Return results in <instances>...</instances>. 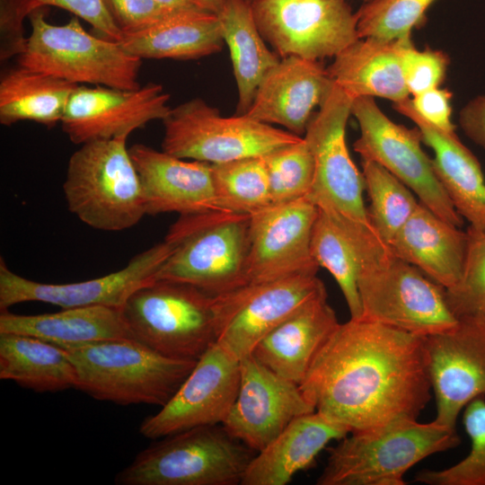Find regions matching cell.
<instances>
[{
    "instance_id": "cell-1",
    "label": "cell",
    "mask_w": 485,
    "mask_h": 485,
    "mask_svg": "<svg viewBox=\"0 0 485 485\" xmlns=\"http://www.w3.org/2000/svg\"><path fill=\"white\" fill-rule=\"evenodd\" d=\"M299 387L349 433L417 420L431 398L425 337L361 319L340 323Z\"/></svg>"
},
{
    "instance_id": "cell-2",
    "label": "cell",
    "mask_w": 485,
    "mask_h": 485,
    "mask_svg": "<svg viewBox=\"0 0 485 485\" xmlns=\"http://www.w3.org/2000/svg\"><path fill=\"white\" fill-rule=\"evenodd\" d=\"M353 100L333 81L303 137L314 165L308 198L347 237L361 262L375 257L389 246L371 224L363 198V174L353 162L346 142V127Z\"/></svg>"
},
{
    "instance_id": "cell-3",
    "label": "cell",
    "mask_w": 485,
    "mask_h": 485,
    "mask_svg": "<svg viewBox=\"0 0 485 485\" xmlns=\"http://www.w3.org/2000/svg\"><path fill=\"white\" fill-rule=\"evenodd\" d=\"M251 216L223 209L180 216L164 238L170 253L155 280L220 295L249 284Z\"/></svg>"
},
{
    "instance_id": "cell-4",
    "label": "cell",
    "mask_w": 485,
    "mask_h": 485,
    "mask_svg": "<svg viewBox=\"0 0 485 485\" xmlns=\"http://www.w3.org/2000/svg\"><path fill=\"white\" fill-rule=\"evenodd\" d=\"M59 347L75 367L77 390L120 405L164 406L197 363L168 357L133 339Z\"/></svg>"
},
{
    "instance_id": "cell-5",
    "label": "cell",
    "mask_w": 485,
    "mask_h": 485,
    "mask_svg": "<svg viewBox=\"0 0 485 485\" xmlns=\"http://www.w3.org/2000/svg\"><path fill=\"white\" fill-rule=\"evenodd\" d=\"M349 434L330 449L317 485H404L405 473L416 463L461 444L455 429L434 420H403Z\"/></svg>"
},
{
    "instance_id": "cell-6",
    "label": "cell",
    "mask_w": 485,
    "mask_h": 485,
    "mask_svg": "<svg viewBox=\"0 0 485 485\" xmlns=\"http://www.w3.org/2000/svg\"><path fill=\"white\" fill-rule=\"evenodd\" d=\"M127 139L90 141L69 158L63 184L67 208L94 229L126 230L146 215Z\"/></svg>"
},
{
    "instance_id": "cell-7",
    "label": "cell",
    "mask_w": 485,
    "mask_h": 485,
    "mask_svg": "<svg viewBox=\"0 0 485 485\" xmlns=\"http://www.w3.org/2000/svg\"><path fill=\"white\" fill-rule=\"evenodd\" d=\"M256 452L222 425L161 437L115 477L117 485H237Z\"/></svg>"
},
{
    "instance_id": "cell-8",
    "label": "cell",
    "mask_w": 485,
    "mask_h": 485,
    "mask_svg": "<svg viewBox=\"0 0 485 485\" xmlns=\"http://www.w3.org/2000/svg\"><path fill=\"white\" fill-rule=\"evenodd\" d=\"M121 311L133 340L168 357L198 361L216 342V296L189 284L154 280Z\"/></svg>"
},
{
    "instance_id": "cell-9",
    "label": "cell",
    "mask_w": 485,
    "mask_h": 485,
    "mask_svg": "<svg viewBox=\"0 0 485 485\" xmlns=\"http://www.w3.org/2000/svg\"><path fill=\"white\" fill-rule=\"evenodd\" d=\"M31 33L18 65L78 85L137 89L142 59L126 51L119 41L87 32L78 17L63 25L49 23L34 11L29 16Z\"/></svg>"
},
{
    "instance_id": "cell-10",
    "label": "cell",
    "mask_w": 485,
    "mask_h": 485,
    "mask_svg": "<svg viewBox=\"0 0 485 485\" xmlns=\"http://www.w3.org/2000/svg\"><path fill=\"white\" fill-rule=\"evenodd\" d=\"M359 319L426 337L454 327L445 288L391 251L360 266Z\"/></svg>"
},
{
    "instance_id": "cell-11",
    "label": "cell",
    "mask_w": 485,
    "mask_h": 485,
    "mask_svg": "<svg viewBox=\"0 0 485 485\" xmlns=\"http://www.w3.org/2000/svg\"><path fill=\"white\" fill-rule=\"evenodd\" d=\"M163 123V151L212 164L262 156L303 137L245 114L222 116L201 98L172 108Z\"/></svg>"
},
{
    "instance_id": "cell-12",
    "label": "cell",
    "mask_w": 485,
    "mask_h": 485,
    "mask_svg": "<svg viewBox=\"0 0 485 485\" xmlns=\"http://www.w3.org/2000/svg\"><path fill=\"white\" fill-rule=\"evenodd\" d=\"M351 115L360 130L354 150L362 160L385 168L416 194L426 207L443 220L461 227L463 218L439 181L432 159L421 147L423 140L419 129L393 122L372 97L354 99Z\"/></svg>"
},
{
    "instance_id": "cell-13",
    "label": "cell",
    "mask_w": 485,
    "mask_h": 485,
    "mask_svg": "<svg viewBox=\"0 0 485 485\" xmlns=\"http://www.w3.org/2000/svg\"><path fill=\"white\" fill-rule=\"evenodd\" d=\"M251 7L263 39L282 58L334 57L359 39L348 0H258Z\"/></svg>"
},
{
    "instance_id": "cell-14",
    "label": "cell",
    "mask_w": 485,
    "mask_h": 485,
    "mask_svg": "<svg viewBox=\"0 0 485 485\" xmlns=\"http://www.w3.org/2000/svg\"><path fill=\"white\" fill-rule=\"evenodd\" d=\"M316 273L296 272L216 295V343L239 360L251 355L269 331L326 290Z\"/></svg>"
},
{
    "instance_id": "cell-15",
    "label": "cell",
    "mask_w": 485,
    "mask_h": 485,
    "mask_svg": "<svg viewBox=\"0 0 485 485\" xmlns=\"http://www.w3.org/2000/svg\"><path fill=\"white\" fill-rule=\"evenodd\" d=\"M427 367L436 399V423L455 429L460 412L485 397V319L469 317L425 337Z\"/></svg>"
},
{
    "instance_id": "cell-16",
    "label": "cell",
    "mask_w": 485,
    "mask_h": 485,
    "mask_svg": "<svg viewBox=\"0 0 485 485\" xmlns=\"http://www.w3.org/2000/svg\"><path fill=\"white\" fill-rule=\"evenodd\" d=\"M240 360L214 343L172 398L145 419L139 433L158 439L197 427L222 425L237 397Z\"/></svg>"
},
{
    "instance_id": "cell-17",
    "label": "cell",
    "mask_w": 485,
    "mask_h": 485,
    "mask_svg": "<svg viewBox=\"0 0 485 485\" xmlns=\"http://www.w3.org/2000/svg\"><path fill=\"white\" fill-rule=\"evenodd\" d=\"M170 253L163 240L134 256L126 267L85 281L49 284L23 278L0 258V310L25 302H42L64 308L105 305L122 308L138 288L154 281Z\"/></svg>"
},
{
    "instance_id": "cell-18",
    "label": "cell",
    "mask_w": 485,
    "mask_h": 485,
    "mask_svg": "<svg viewBox=\"0 0 485 485\" xmlns=\"http://www.w3.org/2000/svg\"><path fill=\"white\" fill-rule=\"evenodd\" d=\"M169 99L155 83L130 90L82 84L73 92L60 124L75 145L128 137L150 121H163L172 109Z\"/></svg>"
},
{
    "instance_id": "cell-19",
    "label": "cell",
    "mask_w": 485,
    "mask_h": 485,
    "mask_svg": "<svg viewBox=\"0 0 485 485\" xmlns=\"http://www.w3.org/2000/svg\"><path fill=\"white\" fill-rule=\"evenodd\" d=\"M314 410L298 384L278 375L251 354L240 360L237 397L222 426L257 453L295 419Z\"/></svg>"
},
{
    "instance_id": "cell-20",
    "label": "cell",
    "mask_w": 485,
    "mask_h": 485,
    "mask_svg": "<svg viewBox=\"0 0 485 485\" xmlns=\"http://www.w3.org/2000/svg\"><path fill=\"white\" fill-rule=\"evenodd\" d=\"M317 206L308 198L271 204L251 215L249 283L317 270L311 252Z\"/></svg>"
},
{
    "instance_id": "cell-21",
    "label": "cell",
    "mask_w": 485,
    "mask_h": 485,
    "mask_svg": "<svg viewBox=\"0 0 485 485\" xmlns=\"http://www.w3.org/2000/svg\"><path fill=\"white\" fill-rule=\"evenodd\" d=\"M321 60L283 57L260 83L248 117L302 137L333 80Z\"/></svg>"
},
{
    "instance_id": "cell-22",
    "label": "cell",
    "mask_w": 485,
    "mask_h": 485,
    "mask_svg": "<svg viewBox=\"0 0 485 485\" xmlns=\"http://www.w3.org/2000/svg\"><path fill=\"white\" fill-rule=\"evenodd\" d=\"M144 196L146 215L180 216L218 209L212 163L186 161L143 144L129 148Z\"/></svg>"
},
{
    "instance_id": "cell-23",
    "label": "cell",
    "mask_w": 485,
    "mask_h": 485,
    "mask_svg": "<svg viewBox=\"0 0 485 485\" xmlns=\"http://www.w3.org/2000/svg\"><path fill=\"white\" fill-rule=\"evenodd\" d=\"M339 324L324 290L269 331L251 355L278 375L299 385Z\"/></svg>"
},
{
    "instance_id": "cell-24",
    "label": "cell",
    "mask_w": 485,
    "mask_h": 485,
    "mask_svg": "<svg viewBox=\"0 0 485 485\" xmlns=\"http://www.w3.org/2000/svg\"><path fill=\"white\" fill-rule=\"evenodd\" d=\"M393 109L416 125L433 150L435 172L457 213L469 226L485 232V179L475 155L455 132L441 130L419 116L410 97L394 102Z\"/></svg>"
},
{
    "instance_id": "cell-25",
    "label": "cell",
    "mask_w": 485,
    "mask_h": 485,
    "mask_svg": "<svg viewBox=\"0 0 485 485\" xmlns=\"http://www.w3.org/2000/svg\"><path fill=\"white\" fill-rule=\"evenodd\" d=\"M411 36L394 40L359 38L327 67L331 78L353 99L380 97L393 103L409 98L402 65Z\"/></svg>"
},
{
    "instance_id": "cell-26",
    "label": "cell",
    "mask_w": 485,
    "mask_h": 485,
    "mask_svg": "<svg viewBox=\"0 0 485 485\" xmlns=\"http://www.w3.org/2000/svg\"><path fill=\"white\" fill-rule=\"evenodd\" d=\"M349 431L318 411L295 419L249 463L242 485H286L299 472L311 467L333 440Z\"/></svg>"
},
{
    "instance_id": "cell-27",
    "label": "cell",
    "mask_w": 485,
    "mask_h": 485,
    "mask_svg": "<svg viewBox=\"0 0 485 485\" xmlns=\"http://www.w3.org/2000/svg\"><path fill=\"white\" fill-rule=\"evenodd\" d=\"M467 234L420 202L389 244L398 258L417 267L445 289L454 286L463 271Z\"/></svg>"
},
{
    "instance_id": "cell-28",
    "label": "cell",
    "mask_w": 485,
    "mask_h": 485,
    "mask_svg": "<svg viewBox=\"0 0 485 485\" xmlns=\"http://www.w3.org/2000/svg\"><path fill=\"white\" fill-rule=\"evenodd\" d=\"M0 333L31 336L58 346L133 339L121 309L105 305L32 315L1 310Z\"/></svg>"
},
{
    "instance_id": "cell-29",
    "label": "cell",
    "mask_w": 485,
    "mask_h": 485,
    "mask_svg": "<svg viewBox=\"0 0 485 485\" xmlns=\"http://www.w3.org/2000/svg\"><path fill=\"white\" fill-rule=\"evenodd\" d=\"M129 54L143 58L198 59L219 52L224 40L216 13L185 11L119 41Z\"/></svg>"
},
{
    "instance_id": "cell-30",
    "label": "cell",
    "mask_w": 485,
    "mask_h": 485,
    "mask_svg": "<svg viewBox=\"0 0 485 485\" xmlns=\"http://www.w3.org/2000/svg\"><path fill=\"white\" fill-rule=\"evenodd\" d=\"M216 15L223 40L229 48L237 85V114H244L260 83L278 63L279 56L268 48L256 24L251 4L247 1L225 0Z\"/></svg>"
},
{
    "instance_id": "cell-31",
    "label": "cell",
    "mask_w": 485,
    "mask_h": 485,
    "mask_svg": "<svg viewBox=\"0 0 485 485\" xmlns=\"http://www.w3.org/2000/svg\"><path fill=\"white\" fill-rule=\"evenodd\" d=\"M0 379L38 392L77 389L75 367L66 351L46 340L0 333Z\"/></svg>"
},
{
    "instance_id": "cell-32",
    "label": "cell",
    "mask_w": 485,
    "mask_h": 485,
    "mask_svg": "<svg viewBox=\"0 0 485 485\" xmlns=\"http://www.w3.org/2000/svg\"><path fill=\"white\" fill-rule=\"evenodd\" d=\"M78 84L18 65L0 77V123L33 121L48 128L61 122Z\"/></svg>"
},
{
    "instance_id": "cell-33",
    "label": "cell",
    "mask_w": 485,
    "mask_h": 485,
    "mask_svg": "<svg viewBox=\"0 0 485 485\" xmlns=\"http://www.w3.org/2000/svg\"><path fill=\"white\" fill-rule=\"evenodd\" d=\"M43 6H56L74 13L90 23L103 38L119 42L122 39L103 0H4L0 18L2 61L22 53L27 40L22 22Z\"/></svg>"
},
{
    "instance_id": "cell-34",
    "label": "cell",
    "mask_w": 485,
    "mask_h": 485,
    "mask_svg": "<svg viewBox=\"0 0 485 485\" xmlns=\"http://www.w3.org/2000/svg\"><path fill=\"white\" fill-rule=\"evenodd\" d=\"M212 180L218 209L251 216L272 204L262 156L214 163Z\"/></svg>"
},
{
    "instance_id": "cell-35",
    "label": "cell",
    "mask_w": 485,
    "mask_h": 485,
    "mask_svg": "<svg viewBox=\"0 0 485 485\" xmlns=\"http://www.w3.org/2000/svg\"><path fill=\"white\" fill-rule=\"evenodd\" d=\"M311 240L313 260L333 277L347 303L350 319L361 317L357 278L360 269L358 255L331 218L318 208Z\"/></svg>"
},
{
    "instance_id": "cell-36",
    "label": "cell",
    "mask_w": 485,
    "mask_h": 485,
    "mask_svg": "<svg viewBox=\"0 0 485 485\" xmlns=\"http://www.w3.org/2000/svg\"><path fill=\"white\" fill-rule=\"evenodd\" d=\"M365 190L370 200L371 224L388 246L415 211L418 201L412 191L380 164L362 160Z\"/></svg>"
},
{
    "instance_id": "cell-37",
    "label": "cell",
    "mask_w": 485,
    "mask_h": 485,
    "mask_svg": "<svg viewBox=\"0 0 485 485\" xmlns=\"http://www.w3.org/2000/svg\"><path fill=\"white\" fill-rule=\"evenodd\" d=\"M272 204L308 197L313 181L314 165L304 137L262 155Z\"/></svg>"
},
{
    "instance_id": "cell-38",
    "label": "cell",
    "mask_w": 485,
    "mask_h": 485,
    "mask_svg": "<svg viewBox=\"0 0 485 485\" xmlns=\"http://www.w3.org/2000/svg\"><path fill=\"white\" fill-rule=\"evenodd\" d=\"M463 424L471 440L466 457L443 470H423L415 481L428 485H485V398L472 401L464 409Z\"/></svg>"
},
{
    "instance_id": "cell-39",
    "label": "cell",
    "mask_w": 485,
    "mask_h": 485,
    "mask_svg": "<svg viewBox=\"0 0 485 485\" xmlns=\"http://www.w3.org/2000/svg\"><path fill=\"white\" fill-rule=\"evenodd\" d=\"M436 0H377L356 12L359 38L394 40L411 36Z\"/></svg>"
},
{
    "instance_id": "cell-40",
    "label": "cell",
    "mask_w": 485,
    "mask_h": 485,
    "mask_svg": "<svg viewBox=\"0 0 485 485\" xmlns=\"http://www.w3.org/2000/svg\"><path fill=\"white\" fill-rule=\"evenodd\" d=\"M462 275L445 289L447 304L455 316L485 319V232L469 226Z\"/></svg>"
},
{
    "instance_id": "cell-41",
    "label": "cell",
    "mask_w": 485,
    "mask_h": 485,
    "mask_svg": "<svg viewBox=\"0 0 485 485\" xmlns=\"http://www.w3.org/2000/svg\"><path fill=\"white\" fill-rule=\"evenodd\" d=\"M450 59L439 49L419 50L410 41L402 55L403 75L410 95L440 87L445 78Z\"/></svg>"
},
{
    "instance_id": "cell-42",
    "label": "cell",
    "mask_w": 485,
    "mask_h": 485,
    "mask_svg": "<svg viewBox=\"0 0 485 485\" xmlns=\"http://www.w3.org/2000/svg\"><path fill=\"white\" fill-rule=\"evenodd\" d=\"M122 36L143 31L180 12L156 0H103Z\"/></svg>"
},
{
    "instance_id": "cell-43",
    "label": "cell",
    "mask_w": 485,
    "mask_h": 485,
    "mask_svg": "<svg viewBox=\"0 0 485 485\" xmlns=\"http://www.w3.org/2000/svg\"><path fill=\"white\" fill-rule=\"evenodd\" d=\"M453 93L436 87L413 95L410 102L414 110L426 121L445 132H455L452 121L451 101Z\"/></svg>"
},
{
    "instance_id": "cell-44",
    "label": "cell",
    "mask_w": 485,
    "mask_h": 485,
    "mask_svg": "<svg viewBox=\"0 0 485 485\" xmlns=\"http://www.w3.org/2000/svg\"><path fill=\"white\" fill-rule=\"evenodd\" d=\"M459 123L465 135L485 149V95L475 97L464 105Z\"/></svg>"
},
{
    "instance_id": "cell-45",
    "label": "cell",
    "mask_w": 485,
    "mask_h": 485,
    "mask_svg": "<svg viewBox=\"0 0 485 485\" xmlns=\"http://www.w3.org/2000/svg\"><path fill=\"white\" fill-rule=\"evenodd\" d=\"M163 6L176 11H209L204 0H156Z\"/></svg>"
},
{
    "instance_id": "cell-46",
    "label": "cell",
    "mask_w": 485,
    "mask_h": 485,
    "mask_svg": "<svg viewBox=\"0 0 485 485\" xmlns=\"http://www.w3.org/2000/svg\"><path fill=\"white\" fill-rule=\"evenodd\" d=\"M208 8L215 13H216L223 6L225 0H204Z\"/></svg>"
},
{
    "instance_id": "cell-47",
    "label": "cell",
    "mask_w": 485,
    "mask_h": 485,
    "mask_svg": "<svg viewBox=\"0 0 485 485\" xmlns=\"http://www.w3.org/2000/svg\"><path fill=\"white\" fill-rule=\"evenodd\" d=\"M363 2V4H366V3H371V2H375V1H377V0H361Z\"/></svg>"
},
{
    "instance_id": "cell-48",
    "label": "cell",
    "mask_w": 485,
    "mask_h": 485,
    "mask_svg": "<svg viewBox=\"0 0 485 485\" xmlns=\"http://www.w3.org/2000/svg\"><path fill=\"white\" fill-rule=\"evenodd\" d=\"M245 1H247L248 3H250L251 4L252 3H254V2H256L258 0H245Z\"/></svg>"
}]
</instances>
